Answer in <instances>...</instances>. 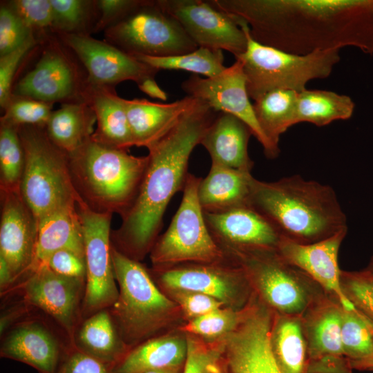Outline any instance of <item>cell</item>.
Instances as JSON below:
<instances>
[{
	"instance_id": "6da1fadb",
	"label": "cell",
	"mask_w": 373,
	"mask_h": 373,
	"mask_svg": "<svg viewBox=\"0 0 373 373\" xmlns=\"http://www.w3.org/2000/svg\"><path fill=\"white\" fill-rule=\"evenodd\" d=\"M256 41L296 55L351 46L373 54V0H210Z\"/></svg>"
},
{
	"instance_id": "7a4b0ae2",
	"label": "cell",
	"mask_w": 373,
	"mask_h": 373,
	"mask_svg": "<svg viewBox=\"0 0 373 373\" xmlns=\"http://www.w3.org/2000/svg\"><path fill=\"white\" fill-rule=\"evenodd\" d=\"M218 113L197 102L176 125L149 150V162L137 195L111 234L113 247L139 261L151 251L173 195L183 190L194 148Z\"/></svg>"
},
{
	"instance_id": "3957f363",
	"label": "cell",
	"mask_w": 373,
	"mask_h": 373,
	"mask_svg": "<svg viewBox=\"0 0 373 373\" xmlns=\"http://www.w3.org/2000/svg\"><path fill=\"white\" fill-rule=\"evenodd\" d=\"M248 204L291 241L310 244L347 228L336 194L298 175L265 182L252 178Z\"/></svg>"
},
{
	"instance_id": "277c9868",
	"label": "cell",
	"mask_w": 373,
	"mask_h": 373,
	"mask_svg": "<svg viewBox=\"0 0 373 373\" xmlns=\"http://www.w3.org/2000/svg\"><path fill=\"white\" fill-rule=\"evenodd\" d=\"M68 157L83 202L94 211L121 217L133 204L149 162L148 155L135 156L91 139Z\"/></svg>"
},
{
	"instance_id": "5b68a950",
	"label": "cell",
	"mask_w": 373,
	"mask_h": 373,
	"mask_svg": "<svg viewBox=\"0 0 373 373\" xmlns=\"http://www.w3.org/2000/svg\"><path fill=\"white\" fill-rule=\"evenodd\" d=\"M111 255L119 294L109 310L123 342L137 345L163 327L178 305L157 288L139 261L113 245Z\"/></svg>"
},
{
	"instance_id": "8992f818",
	"label": "cell",
	"mask_w": 373,
	"mask_h": 373,
	"mask_svg": "<svg viewBox=\"0 0 373 373\" xmlns=\"http://www.w3.org/2000/svg\"><path fill=\"white\" fill-rule=\"evenodd\" d=\"M235 17L247 39L246 51L236 59L242 64L247 93L254 101L276 89L301 92L309 82L328 77L340 61V49L296 55L262 45L252 39L246 22Z\"/></svg>"
},
{
	"instance_id": "52a82bcc",
	"label": "cell",
	"mask_w": 373,
	"mask_h": 373,
	"mask_svg": "<svg viewBox=\"0 0 373 373\" xmlns=\"http://www.w3.org/2000/svg\"><path fill=\"white\" fill-rule=\"evenodd\" d=\"M24 153L20 193L37 220L49 213L83 203L73 185L66 153L49 139L45 126L19 127Z\"/></svg>"
},
{
	"instance_id": "ba28073f",
	"label": "cell",
	"mask_w": 373,
	"mask_h": 373,
	"mask_svg": "<svg viewBox=\"0 0 373 373\" xmlns=\"http://www.w3.org/2000/svg\"><path fill=\"white\" fill-rule=\"evenodd\" d=\"M226 253L242 268L258 299L274 313L303 316L327 294L276 249H227Z\"/></svg>"
},
{
	"instance_id": "9c48e42d",
	"label": "cell",
	"mask_w": 373,
	"mask_h": 373,
	"mask_svg": "<svg viewBox=\"0 0 373 373\" xmlns=\"http://www.w3.org/2000/svg\"><path fill=\"white\" fill-rule=\"evenodd\" d=\"M200 180L188 174L180 204L151 250L152 264L158 269L185 262H221L225 258V252L209 230L199 202Z\"/></svg>"
},
{
	"instance_id": "30bf717a",
	"label": "cell",
	"mask_w": 373,
	"mask_h": 373,
	"mask_svg": "<svg viewBox=\"0 0 373 373\" xmlns=\"http://www.w3.org/2000/svg\"><path fill=\"white\" fill-rule=\"evenodd\" d=\"M107 42L131 55L169 57L188 53L198 46L180 23L157 1H143L105 30Z\"/></svg>"
},
{
	"instance_id": "8fae6325",
	"label": "cell",
	"mask_w": 373,
	"mask_h": 373,
	"mask_svg": "<svg viewBox=\"0 0 373 373\" xmlns=\"http://www.w3.org/2000/svg\"><path fill=\"white\" fill-rule=\"evenodd\" d=\"M84 231L86 285L82 318L110 308L119 291L115 283L112 255L111 213L91 210L84 202L77 204Z\"/></svg>"
},
{
	"instance_id": "7c38bea8",
	"label": "cell",
	"mask_w": 373,
	"mask_h": 373,
	"mask_svg": "<svg viewBox=\"0 0 373 373\" xmlns=\"http://www.w3.org/2000/svg\"><path fill=\"white\" fill-rule=\"evenodd\" d=\"M198 47L226 50L235 58L245 53L247 39L236 17L209 0H156Z\"/></svg>"
},
{
	"instance_id": "4fadbf2b",
	"label": "cell",
	"mask_w": 373,
	"mask_h": 373,
	"mask_svg": "<svg viewBox=\"0 0 373 373\" xmlns=\"http://www.w3.org/2000/svg\"><path fill=\"white\" fill-rule=\"evenodd\" d=\"M273 316L274 312L254 296L237 327L223 336L231 373H281L269 343Z\"/></svg>"
},
{
	"instance_id": "5bb4252c",
	"label": "cell",
	"mask_w": 373,
	"mask_h": 373,
	"mask_svg": "<svg viewBox=\"0 0 373 373\" xmlns=\"http://www.w3.org/2000/svg\"><path fill=\"white\" fill-rule=\"evenodd\" d=\"M181 88L186 95L204 103L216 112L229 113L241 119L250 128L268 158H276L278 155L257 122L247 93L242 64L239 59L211 77L203 78L192 74L181 84Z\"/></svg>"
},
{
	"instance_id": "9a60e30c",
	"label": "cell",
	"mask_w": 373,
	"mask_h": 373,
	"mask_svg": "<svg viewBox=\"0 0 373 373\" xmlns=\"http://www.w3.org/2000/svg\"><path fill=\"white\" fill-rule=\"evenodd\" d=\"M23 300L50 316L65 332L72 345L82 318L86 279L58 274L38 267L19 284Z\"/></svg>"
},
{
	"instance_id": "2e32d148",
	"label": "cell",
	"mask_w": 373,
	"mask_h": 373,
	"mask_svg": "<svg viewBox=\"0 0 373 373\" xmlns=\"http://www.w3.org/2000/svg\"><path fill=\"white\" fill-rule=\"evenodd\" d=\"M343 306L326 294L302 316L307 347L305 373H352L341 332Z\"/></svg>"
},
{
	"instance_id": "e0dca14e",
	"label": "cell",
	"mask_w": 373,
	"mask_h": 373,
	"mask_svg": "<svg viewBox=\"0 0 373 373\" xmlns=\"http://www.w3.org/2000/svg\"><path fill=\"white\" fill-rule=\"evenodd\" d=\"M217 263L160 269V280L170 290L204 294L216 298L230 308L242 309L254 293L242 268L221 267Z\"/></svg>"
},
{
	"instance_id": "ac0fdd59",
	"label": "cell",
	"mask_w": 373,
	"mask_h": 373,
	"mask_svg": "<svg viewBox=\"0 0 373 373\" xmlns=\"http://www.w3.org/2000/svg\"><path fill=\"white\" fill-rule=\"evenodd\" d=\"M59 35L86 68V82L90 84L112 88L124 81H133L138 84L146 78L155 77L159 71L108 42L96 39L88 34Z\"/></svg>"
},
{
	"instance_id": "d6986e66",
	"label": "cell",
	"mask_w": 373,
	"mask_h": 373,
	"mask_svg": "<svg viewBox=\"0 0 373 373\" xmlns=\"http://www.w3.org/2000/svg\"><path fill=\"white\" fill-rule=\"evenodd\" d=\"M0 193V256L15 281H21L34 264L38 220L19 191Z\"/></svg>"
},
{
	"instance_id": "ffe728a7",
	"label": "cell",
	"mask_w": 373,
	"mask_h": 373,
	"mask_svg": "<svg viewBox=\"0 0 373 373\" xmlns=\"http://www.w3.org/2000/svg\"><path fill=\"white\" fill-rule=\"evenodd\" d=\"M77 70L59 46L52 44L43 51L35 67L16 84L12 95L48 103L83 101Z\"/></svg>"
},
{
	"instance_id": "44dd1931",
	"label": "cell",
	"mask_w": 373,
	"mask_h": 373,
	"mask_svg": "<svg viewBox=\"0 0 373 373\" xmlns=\"http://www.w3.org/2000/svg\"><path fill=\"white\" fill-rule=\"evenodd\" d=\"M347 232L345 228L323 240L298 243L282 237L277 251L290 264L299 268L336 298L345 309L355 307L345 296L341 284L338 262L340 246Z\"/></svg>"
},
{
	"instance_id": "7402d4cb",
	"label": "cell",
	"mask_w": 373,
	"mask_h": 373,
	"mask_svg": "<svg viewBox=\"0 0 373 373\" xmlns=\"http://www.w3.org/2000/svg\"><path fill=\"white\" fill-rule=\"evenodd\" d=\"M209 230L226 249H277L282 236L276 228L249 204L220 212H204Z\"/></svg>"
},
{
	"instance_id": "603a6c76",
	"label": "cell",
	"mask_w": 373,
	"mask_h": 373,
	"mask_svg": "<svg viewBox=\"0 0 373 373\" xmlns=\"http://www.w3.org/2000/svg\"><path fill=\"white\" fill-rule=\"evenodd\" d=\"M66 350L43 323L25 321L6 332L0 356L27 364L39 373H55Z\"/></svg>"
},
{
	"instance_id": "cb8c5ba5",
	"label": "cell",
	"mask_w": 373,
	"mask_h": 373,
	"mask_svg": "<svg viewBox=\"0 0 373 373\" xmlns=\"http://www.w3.org/2000/svg\"><path fill=\"white\" fill-rule=\"evenodd\" d=\"M197 99L186 95L171 103H156L145 99H124L133 144L149 149L176 125Z\"/></svg>"
},
{
	"instance_id": "d4e9b609",
	"label": "cell",
	"mask_w": 373,
	"mask_h": 373,
	"mask_svg": "<svg viewBox=\"0 0 373 373\" xmlns=\"http://www.w3.org/2000/svg\"><path fill=\"white\" fill-rule=\"evenodd\" d=\"M250 128L237 117L218 112L201 140L211 164L251 172L254 166L248 153Z\"/></svg>"
},
{
	"instance_id": "484cf974",
	"label": "cell",
	"mask_w": 373,
	"mask_h": 373,
	"mask_svg": "<svg viewBox=\"0 0 373 373\" xmlns=\"http://www.w3.org/2000/svg\"><path fill=\"white\" fill-rule=\"evenodd\" d=\"M82 99L93 110L97 127L90 139L100 144L128 151L134 146L123 98L114 88L97 86L86 81Z\"/></svg>"
},
{
	"instance_id": "4316f807",
	"label": "cell",
	"mask_w": 373,
	"mask_h": 373,
	"mask_svg": "<svg viewBox=\"0 0 373 373\" xmlns=\"http://www.w3.org/2000/svg\"><path fill=\"white\" fill-rule=\"evenodd\" d=\"M61 249L85 258L83 227L77 204L56 209L38 220L35 258L30 272L45 266L50 256Z\"/></svg>"
},
{
	"instance_id": "83f0119b",
	"label": "cell",
	"mask_w": 373,
	"mask_h": 373,
	"mask_svg": "<svg viewBox=\"0 0 373 373\" xmlns=\"http://www.w3.org/2000/svg\"><path fill=\"white\" fill-rule=\"evenodd\" d=\"M72 346L111 370L130 349L123 342L109 308L100 310L79 323Z\"/></svg>"
},
{
	"instance_id": "f1b7e54d",
	"label": "cell",
	"mask_w": 373,
	"mask_h": 373,
	"mask_svg": "<svg viewBox=\"0 0 373 373\" xmlns=\"http://www.w3.org/2000/svg\"><path fill=\"white\" fill-rule=\"evenodd\" d=\"M251 172L211 164L207 175L198 189L200 204L204 212H220L249 204Z\"/></svg>"
},
{
	"instance_id": "f546056e",
	"label": "cell",
	"mask_w": 373,
	"mask_h": 373,
	"mask_svg": "<svg viewBox=\"0 0 373 373\" xmlns=\"http://www.w3.org/2000/svg\"><path fill=\"white\" fill-rule=\"evenodd\" d=\"M187 355V341L176 336L149 338L130 349L111 373H144L151 370L182 369Z\"/></svg>"
},
{
	"instance_id": "4dcf8cb0",
	"label": "cell",
	"mask_w": 373,
	"mask_h": 373,
	"mask_svg": "<svg viewBox=\"0 0 373 373\" xmlns=\"http://www.w3.org/2000/svg\"><path fill=\"white\" fill-rule=\"evenodd\" d=\"M95 123V115L86 102H65L52 112L45 131L50 141L68 155L90 139Z\"/></svg>"
},
{
	"instance_id": "1f68e13d",
	"label": "cell",
	"mask_w": 373,
	"mask_h": 373,
	"mask_svg": "<svg viewBox=\"0 0 373 373\" xmlns=\"http://www.w3.org/2000/svg\"><path fill=\"white\" fill-rule=\"evenodd\" d=\"M269 343L281 373H305L307 347L302 316L274 312Z\"/></svg>"
},
{
	"instance_id": "d6a6232c",
	"label": "cell",
	"mask_w": 373,
	"mask_h": 373,
	"mask_svg": "<svg viewBox=\"0 0 373 373\" xmlns=\"http://www.w3.org/2000/svg\"><path fill=\"white\" fill-rule=\"evenodd\" d=\"M297 95L294 90L276 89L260 96L253 104L262 132L278 154L280 135L294 125Z\"/></svg>"
},
{
	"instance_id": "836d02e7",
	"label": "cell",
	"mask_w": 373,
	"mask_h": 373,
	"mask_svg": "<svg viewBox=\"0 0 373 373\" xmlns=\"http://www.w3.org/2000/svg\"><path fill=\"white\" fill-rule=\"evenodd\" d=\"M354 108V102L347 95L306 88L297 95L294 125L309 122L323 126L336 120H346L352 116Z\"/></svg>"
},
{
	"instance_id": "e575fe53",
	"label": "cell",
	"mask_w": 373,
	"mask_h": 373,
	"mask_svg": "<svg viewBox=\"0 0 373 373\" xmlns=\"http://www.w3.org/2000/svg\"><path fill=\"white\" fill-rule=\"evenodd\" d=\"M139 61L160 70H179L211 77L226 69L224 55L221 50L198 47L196 50L175 56L151 57L133 55Z\"/></svg>"
},
{
	"instance_id": "d590c367",
	"label": "cell",
	"mask_w": 373,
	"mask_h": 373,
	"mask_svg": "<svg viewBox=\"0 0 373 373\" xmlns=\"http://www.w3.org/2000/svg\"><path fill=\"white\" fill-rule=\"evenodd\" d=\"M24 167V153L19 127L1 124V192L20 191Z\"/></svg>"
},
{
	"instance_id": "8d00e7d4",
	"label": "cell",
	"mask_w": 373,
	"mask_h": 373,
	"mask_svg": "<svg viewBox=\"0 0 373 373\" xmlns=\"http://www.w3.org/2000/svg\"><path fill=\"white\" fill-rule=\"evenodd\" d=\"M341 332L344 354L350 361L373 355V327L356 308H343Z\"/></svg>"
},
{
	"instance_id": "74e56055",
	"label": "cell",
	"mask_w": 373,
	"mask_h": 373,
	"mask_svg": "<svg viewBox=\"0 0 373 373\" xmlns=\"http://www.w3.org/2000/svg\"><path fill=\"white\" fill-rule=\"evenodd\" d=\"M52 103L12 95L3 109L1 124L20 127L25 125L45 126L52 111Z\"/></svg>"
},
{
	"instance_id": "f35d334b",
	"label": "cell",
	"mask_w": 373,
	"mask_h": 373,
	"mask_svg": "<svg viewBox=\"0 0 373 373\" xmlns=\"http://www.w3.org/2000/svg\"><path fill=\"white\" fill-rule=\"evenodd\" d=\"M247 306L242 309L230 307L216 309L190 320L182 329L206 338L223 337L237 327L243 318Z\"/></svg>"
},
{
	"instance_id": "ab89813d",
	"label": "cell",
	"mask_w": 373,
	"mask_h": 373,
	"mask_svg": "<svg viewBox=\"0 0 373 373\" xmlns=\"http://www.w3.org/2000/svg\"><path fill=\"white\" fill-rule=\"evenodd\" d=\"M341 284L347 299L373 327V275L365 269L342 271Z\"/></svg>"
},
{
	"instance_id": "60d3db41",
	"label": "cell",
	"mask_w": 373,
	"mask_h": 373,
	"mask_svg": "<svg viewBox=\"0 0 373 373\" xmlns=\"http://www.w3.org/2000/svg\"><path fill=\"white\" fill-rule=\"evenodd\" d=\"M94 1L82 0H50L53 10L52 29L59 35L85 34L91 5Z\"/></svg>"
},
{
	"instance_id": "b9f144b4",
	"label": "cell",
	"mask_w": 373,
	"mask_h": 373,
	"mask_svg": "<svg viewBox=\"0 0 373 373\" xmlns=\"http://www.w3.org/2000/svg\"><path fill=\"white\" fill-rule=\"evenodd\" d=\"M187 355L182 373H213L224 359L223 344L212 345L188 337Z\"/></svg>"
},
{
	"instance_id": "7bdbcfd3",
	"label": "cell",
	"mask_w": 373,
	"mask_h": 373,
	"mask_svg": "<svg viewBox=\"0 0 373 373\" xmlns=\"http://www.w3.org/2000/svg\"><path fill=\"white\" fill-rule=\"evenodd\" d=\"M33 37V32L25 25L10 6L1 5L0 57L17 49Z\"/></svg>"
},
{
	"instance_id": "ee69618b",
	"label": "cell",
	"mask_w": 373,
	"mask_h": 373,
	"mask_svg": "<svg viewBox=\"0 0 373 373\" xmlns=\"http://www.w3.org/2000/svg\"><path fill=\"white\" fill-rule=\"evenodd\" d=\"M9 6L32 32L52 29L53 10L50 0H15Z\"/></svg>"
},
{
	"instance_id": "f6af8a7d",
	"label": "cell",
	"mask_w": 373,
	"mask_h": 373,
	"mask_svg": "<svg viewBox=\"0 0 373 373\" xmlns=\"http://www.w3.org/2000/svg\"><path fill=\"white\" fill-rule=\"evenodd\" d=\"M36 44L33 37L17 49L0 57V105L3 109L12 96V82L20 63Z\"/></svg>"
},
{
	"instance_id": "bcb514c9",
	"label": "cell",
	"mask_w": 373,
	"mask_h": 373,
	"mask_svg": "<svg viewBox=\"0 0 373 373\" xmlns=\"http://www.w3.org/2000/svg\"><path fill=\"white\" fill-rule=\"evenodd\" d=\"M171 291L175 303L191 320L222 308L224 305L216 298L204 294L182 290Z\"/></svg>"
},
{
	"instance_id": "7dc6e473",
	"label": "cell",
	"mask_w": 373,
	"mask_h": 373,
	"mask_svg": "<svg viewBox=\"0 0 373 373\" xmlns=\"http://www.w3.org/2000/svg\"><path fill=\"white\" fill-rule=\"evenodd\" d=\"M55 373H111V370L104 363L70 345Z\"/></svg>"
},
{
	"instance_id": "c3c4849f",
	"label": "cell",
	"mask_w": 373,
	"mask_h": 373,
	"mask_svg": "<svg viewBox=\"0 0 373 373\" xmlns=\"http://www.w3.org/2000/svg\"><path fill=\"white\" fill-rule=\"evenodd\" d=\"M143 0H99L95 5L99 17L94 30H106L140 6Z\"/></svg>"
},
{
	"instance_id": "681fc988",
	"label": "cell",
	"mask_w": 373,
	"mask_h": 373,
	"mask_svg": "<svg viewBox=\"0 0 373 373\" xmlns=\"http://www.w3.org/2000/svg\"><path fill=\"white\" fill-rule=\"evenodd\" d=\"M46 266L62 276L86 279L85 258L70 250L55 251L48 258Z\"/></svg>"
},
{
	"instance_id": "f907efd6",
	"label": "cell",
	"mask_w": 373,
	"mask_h": 373,
	"mask_svg": "<svg viewBox=\"0 0 373 373\" xmlns=\"http://www.w3.org/2000/svg\"><path fill=\"white\" fill-rule=\"evenodd\" d=\"M29 306L23 300V304L15 307L1 314L0 321V332L3 335L8 327L16 323L17 320L26 313V309Z\"/></svg>"
},
{
	"instance_id": "816d5d0a",
	"label": "cell",
	"mask_w": 373,
	"mask_h": 373,
	"mask_svg": "<svg viewBox=\"0 0 373 373\" xmlns=\"http://www.w3.org/2000/svg\"><path fill=\"white\" fill-rule=\"evenodd\" d=\"M137 86L141 91L153 98L163 101L167 99L166 93L158 86L154 77L146 78L140 82Z\"/></svg>"
},
{
	"instance_id": "f5cc1de1",
	"label": "cell",
	"mask_w": 373,
	"mask_h": 373,
	"mask_svg": "<svg viewBox=\"0 0 373 373\" xmlns=\"http://www.w3.org/2000/svg\"><path fill=\"white\" fill-rule=\"evenodd\" d=\"M15 281L11 274V271L5 261L0 256V289L1 294H3L8 291L15 284Z\"/></svg>"
},
{
	"instance_id": "db71d44e",
	"label": "cell",
	"mask_w": 373,
	"mask_h": 373,
	"mask_svg": "<svg viewBox=\"0 0 373 373\" xmlns=\"http://www.w3.org/2000/svg\"><path fill=\"white\" fill-rule=\"evenodd\" d=\"M350 362L353 370H373V355L361 360Z\"/></svg>"
},
{
	"instance_id": "11a10c76",
	"label": "cell",
	"mask_w": 373,
	"mask_h": 373,
	"mask_svg": "<svg viewBox=\"0 0 373 373\" xmlns=\"http://www.w3.org/2000/svg\"><path fill=\"white\" fill-rule=\"evenodd\" d=\"M213 373H231L225 362L224 358Z\"/></svg>"
},
{
	"instance_id": "9f6ffc18",
	"label": "cell",
	"mask_w": 373,
	"mask_h": 373,
	"mask_svg": "<svg viewBox=\"0 0 373 373\" xmlns=\"http://www.w3.org/2000/svg\"><path fill=\"white\" fill-rule=\"evenodd\" d=\"M183 368L151 370V371L146 372L144 373H182Z\"/></svg>"
},
{
	"instance_id": "6f0895ef",
	"label": "cell",
	"mask_w": 373,
	"mask_h": 373,
	"mask_svg": "<svg viewBox=\"0 0 373 373\" xmlns=\"http://www.w3.org/2000/svg\"><path fill=\"white\" fill-rule=\"evenodd\" d=\"M369 272L373 275V256H372L367 267L365 268Z\"/></svg>"
}]
</instances>
